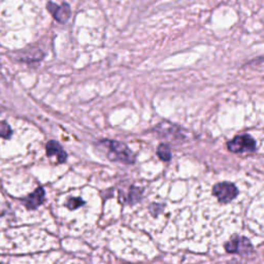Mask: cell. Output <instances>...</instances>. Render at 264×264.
<instances>
[{
  "instance_id": "obj_1",
  "label": "cell",
  "mask_w": 264,
  "mask_h": 264,
  "mask_svg": "<svg viewBox=\"0 0 264 264\" xmlns=\"http://www.w3.org/2000/svg\"><path fill=\"white\" fill-rule=\"evenodd\" d=\"M101 145L108 150V157L110 160L121 161L126 164L135 162V156L132 151L124 143L116 140H103Z\"/></svg>"
},
{
  "instance_id": "obj_2",
  "label": "cell",
  "mask_w": 264,
  "mask_h": 264,
  "mask_svg": "<svg viewBox=\"0 0 264 264\" xmlns=\"http://www.w3.org/2000/svg\"><path fill=\"white\" fill-rule=\"evenodd\" d=\"M225 250L231 254H239L244 257H249L254 254L252 244L247 237L235 236L225 245Z\"/></svg>"
},
{
  "instance_id": "obj_3",
  "label": "cell",
  "mask_w": 264,
  "mask_h": 264,
  "mask_svg": "<svg viewBox=\"0 0 264 264\" xmlns=\"http://www.w3.org/2000/svg\"><path fill=\"white\" fill-rule=\"evenodd\" d=\"M227 148L232 153H252L256 150L255 139L248 135L243 134L234 137L227 145Z\"/></svg>"
},
{
  "instance_id": "obj_4",
  "label": "cell",
  "mask_w": 264,
  "mask_h": 264,
  "mask_svg": "<svg viewBox=\"0 0 264 264\" xmlns=\"http://www.w3.org/2000/svg\"><path fill=\"white\" fill-rule=\"evenodd\" d=\"M213 194L218 198V200L222 203L231 202L238 194L237 188L228 182L219 183L214 186Z\"/></svg>"
},
{
  "instance_id": "obj_5",
  "label": "cell",
  "mask_w": 264,
  "mask_h": 264,
  "mask_svg": "<svg viewBox=\"0 0 264 264\" xmlns=\"http://www.w3.org/2000/svg\"><path fill=\"white\" fill-rule=\"evenodd\" d=\"M46 9L49 11V13L53 16L57 22L64 24L66 23L70 17H71V9L69 7L68 4H62L61 6H58L54 3H47L46 5Z\"/></svg>"
},
{
  "instance_id": "obj_6",
  "label": "cell",
  "mask_w": 264,
  "mask_h": 264,
  "mask_svg": "<svg viewBox=\"0 0 264 264\" xmlns=\"http://www.w3.org/2000/svg\"><path fill=\"white\" fill-rule=\"evenodd\" d=\"M46 150V155L49 157L52 156H56L57 157V160L59 163H63L65 162V160L67 159V154L66 152L63 150V148L55 140H51L46 143L45 147Z\"/></svg>"
},
{
  "instance_id": "obj_7",
  "label": "cell",
  "mask_w": 264,
  "mask_h": 264,
  "mask_svg": "<svg viewBox=\"0 0 264 264\" xmlns=\"http://www.w3.org/2000/svg\"><path fill=\"white\" fill-rule=\"evenodd\" d=\"M44 200V190L42 188H37L33 193L24 199V204L29 209L37 208Z\"/></svg>"
},
{
  "instance_id": "obj_8",
  "label": "cell",
  "mask_w": 264,
  "mask_h": 264,
  "mask_svg": "<svg viewBox=\"0 0 264 264\" xmlns=\"http://www.w3.org/2000/svg\"><path fill=\"white\" fill-rule=\"evenodd\" d=\"M157 154L159 156L160 159H162L163 161H170L172 159L171 148L165 143H161L157 148Z\"/></svg>"
},
{
  "instance_id": "obj_9",
  "label": "cell",
  "mask_w": 264,
  "mask_h": 264,
  "mask_svg": "<svg viewBox=\"0 0 264 264\" xmlns=\"http://www.w3.org/2000/svg\"><path fill=\"white\" fill-rule=\"evenodd\" d=\"M84 200L82 199V198H80V197H73V198H70V199H68L67 200V202H66V206H67V208H69V209H77V208H79L80 206H82V205H84Z\"/></svg>"
},
{
  "instance_id": "obj_10",
  "label": "cell",
  "mask_w": 264,
  "mask_h": 264,
  "mask_svg": "<svg viewBox=\"0 0 264 264\" xmlns=\"http://www.w3.org/2000/svg\"><path fill=\"white\" fill-rule=\"evenodd\" d=\"M140 197H141V189L132 187L130 189V193H129V201L131 203H134V202L138 201L140 199Z\"/></svg>"
},
{
  "instance_id": "obj_11",
  "label": "cell",
  "mask_w": 264,
  "mask_h": 264,
  "mask_svg": "<svg viewBox=\"0 0 264 264\" xmlns=\"http://www.w3.org/2000/svg\"><path fill=\"white\" fill-rule=\"evenodd\" d=\"M12 134V130L10 128V126L5 123V122H0V135L4 137H9Z\"/></svg>"
}]
</instances>
